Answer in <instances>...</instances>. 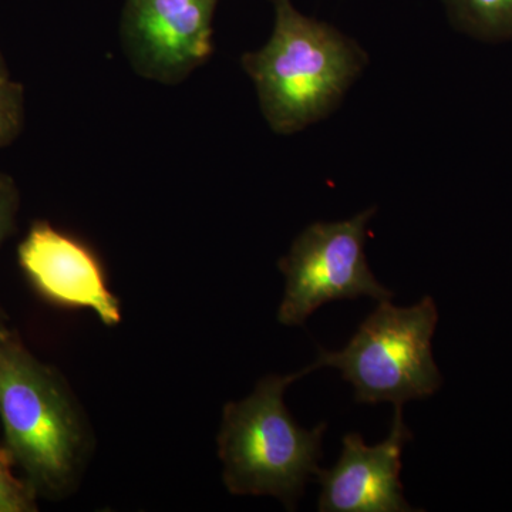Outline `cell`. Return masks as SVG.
Wrapping results in <instances>:
<instances>
[{
  "label": "cell",
  "mask_w": 512,
  "mask_h": 512,
  "mask_svg": "<svg viewBox=\"0 0 512 512\" xmlns=\"http://www.w3.org/2000/svg\"><path fill=\"white\" fill-rule=\"evenodd\" d=\"M268 43L242 56L269 127L293 134L325 119L363 72L366 53L338 29L274 0Z\"/></svg>",
  "instance_id": "cell-1"
},
{
  "label": "cell",
  "mask_w": 512,
  "mask_h": 512,
  "mask_svg": "<svg viewBox=\"0 0 512 512\" xmlns=\"http://www.w3.org/2000/svg\"><path fill=\"white\" fill-rule=\"evenodd\" d=\"M0 421L5 447L37 497L56 498L76 481L86 433L66 384L0 322Z\"/></svg>",
  "instance_id": "cell-2"
},
{
  "label": "cell",
  "mask_w": 512,
  "mask_h": 512,
  "mask_svg": "<svg viewBox=\"0 0 512 512\" xmlns=\"http://www.w3.org/2000/svg\"><path fill=\"white\" fill-rule=\"evenodd\" d=\"M302 376L265 377L247 399L225 404L217 444L229 493L272 495L293 510L318 473L326 423L303 429L284 402L286 387Z\"/></svg>",
  "instance_id": "cell-3"
},
{
  "label": "cell",
  "mask_w": 512,
  "mask_h": 512,
  "mask_svg": "<svg viewBox=\"0 0 512 512\" xmlns=\"http://www.w3.org/2000/svg\"><path fill=\"white\" fill-rule=\"evenodd\" d=\"M439 322L436 302L424 296L410 308L380 301L339 352L319 348L309 373L335 367L355 389V402L402 404L433 396L443 384L431 340Z\"/></svg>",
  "instance_id": "cell-4"
},
{
  "label": "cell",
  "mask_w": 512,
  "mask_h": 512,
  "mask_svg": "<svg viewBox=\"0 0 512 512\" xmlns=\"http://www.w3.org/2000/svg\"><path fill=\"white\" fill-rule=\"evenodd\" d=\"M376 208L359 212L346 221L315 222L293 241L279 261L285 276V293L278 320L301 326L325 303L362 296L386 301L394 293L384 288L367 264V225Z\"/></svg>",
  "instance_id": "cell-5"
},
{
  "label": "cell",
  "mask_w": 512,
  "mask_h": 512,
  "mask_svg": "<svg viewBox=\"0 0 512 512\" xmlns=\"http://www.w3.org/2000/svg\"><path fill=\"white\" fill-rule=\"evenodd\" d=\"M220 0H126L124 52L136 73L163 84L184 82L210 59Z\"/></svg>",
  "instance_id": "cell-6"
},
{
  "label": "cell",
  "mask_w": 512,
  "mask_h": 512,
  "mask_svg": "<svg viewBox=\"0 0 512 512\" xmlns=\"http://www.w3.org/2000/svg\"><path fill=\"white\" fill-rule=\"evenodd\" d=\"M413 434L396 404L389 436L377 446H367L359 433L342 440V454L335 467L319 468L320 512H409L400 481L402 454Z\"/></svg>",
  "instance_id": "cell-7"
},
{
  "label": "cell",
  "mask_w": 512,
  "mask_h": 512,
  "mask_svg": "<svg viewBox=\"0 0 512 512\" xmlns=\"http://www.w3.org/2000/svg\"><path fill=\"white\" fill-rule=\"evenodd\" d=\"M23 274L46 301L92 309L107 326L120 323L119 299L110 292L99 259L79 239L36 221L20 242Z\"/></svg>",
  "instance_id": "cell-8"
},
{
  "label": "cell",
  "mask_w": 512,
  "mask_h": 512,
  "mask_svg": "<svg viewBox=\"0 0 512 512\" xmlns=\"http://www.w3.org/2000/svg\"><path fill=\"white\" fill-rule=\"evenodd\" d=\"M454 28L483 42L512 40V0H443Z\"/></svg>",
  "instance_id": "cell-9"
},
{
  "label": "cell",
  "mask_w": 512,
  "mask_h": 512,
  "mask_svg": "<svg viewBox=\"0 0 512 512\" xmlns=\"http://www.w3.org/2000/svg\"><path fill=\"white\" fill-rule=\"evenodd\" d=\"M15 467L8 448L0 447V512L36 511V491L25 477L16 476Z\"/></svg>",
  "instance_id": "cell-10"
},
{
  "label": "cell",
  "mask_w": 512,
  "mask_h": 512,
  "mask_svg": "<svg viewBox=\"0 0 512 512\" xmlns=\"http://www.w3.org/2000/svg\"><path fill=\"white\" fill-rule=\"evenodd\" d=\"M25 120V93L19 83L0 82V148L19 136Z\"/></svg>",
  "instance_id": "cell-11"
},
{
  "label": "cell",
  "mask_w": 512,
  "mask_h": 512,
  "mask_svg": "<svg viewBox=\"0 0 512 512\" xmlns=\"http://www.w3.org/2000/svg\"><path fill=\"white\" fill-rule=\"evenodd\" d=\"M20 195L15 181L9 175L0 173V245L15 229ZM0 322H6L5 313L0 308Z\"/></svg>",
  "instance_id": "cell-12"
},
{
  "label": "cell",
  "mask_w": 512,
  "mask_h": 512,
  "mask_svg": "<svg viewBox=\"0 0 512 512\" xmlns=\"http://www.w3.org/2000/svg\"><path fill=\"white\" fill-rule=\"evenodd\" d=\"M9 80L8 67H6L5 59H3L2 52H0V82Z\"/></svg>",
  "instance_id": "cell-13"
}]
</instances>
